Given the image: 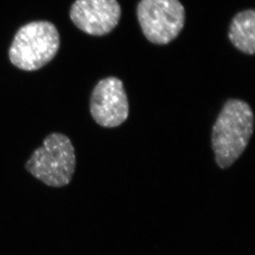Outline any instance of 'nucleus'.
<instances>
[{
    "label": "nucleus",
    "instance_id": "obj_1",
    "mask_svg": "<svg viewBox=\"0 0 255 255\" xmlns=\"http://www.w3.org/2000/svg\"><path fill=\"white\" fill-rule=\"evenodd\" d=\"M251 106L241 99H229L212 128V148L220 169H228L242 155L254 133Z\"/></svg>",
    "mask_w": 255,
    "mask_h": 255
},
{
    "label": "nucleus",
    "instance_id": "obj_2",
    "mask_svg": "<svg viewBox=\"0 0 255 255\" xmlns=\"http://www.w3.org/2000/svg\"><path fill=\"white\" fill-rule=\"evenodd\" d=\"M76 168L75 148L62 133L47 135L41 147L34 150L25 169L36 179L52 188H62L72 180Z\"/></svg>",
    "mask_w": 255,
    "mask_h": 255
},
{
    "label": "nucleus",
    "instance_id": "obj_3",
    "mask_svg": "<svg viewBox=\"0 0 255 255\" xmlns=\"http://www.w3.org/2000/svg\"><path fill=\"white\" fill-rule=\"evenodd\" d=\"M60 43V34L53 23L29 22L15 34L8 51L10 61L25 71L39 70L56 56Z\"/></svg>",
    "mask_w": 255,
    "mask_h": 255
},
{
    "label": "nucleus",
    "instance_id": "obj_4",
    "mask_svg": "<svg viewBox=\"0 0 255 255\" xmlns=\"http://www.w3.org/2000/svg\"><path fill=\"white\" fill-rule=\"evenodd\" d=\"M136 14L144 36L156 45L173 41L185 22V9L178 0H140Z\"/></svg>",
    "mask_w": 255,
    "mask_h": 255
},
{
    "label": "nucleus",
    "instance_id": "obj_5",
    "mask_svg": "<svg viewBox=\"0 0 255 255\" xmlns=\"http://www.w3.org/2000/svg\"><path fill=\"white\" fill-rule=\"evenodd\" d=\"M90 113L94 120L104 128L122 125L129 115L128 95L123 81L116 77L100 80L92 92Z\"/></svg>",
    "mask_w": 255,
    "mask_h": 255
},
{
    "label": "nucleus",
    "instance_id": "obj_6",
    "mask_svg": "<svg viewBox=\"0 0 255 255\" xmlns=\"http://www.w3.org/2000/svg\"><path fill=\"white\" fill-rule=\"evenodd\" d=\"M122 9L117 0H76L70 8L74 24L91 36L111 32L120 21Z\"/></svg>",
    "mask_w": 255,
    "mask_h": 255
},
{
    "label": "nucleus",
    "instance_id": "obj_7",
    "mask_svg": "<svg viewBox=\"0 0 255 255\" xmlns=\"http://www.w3.org/2000/svg\"><path fill=\"white\" fill-rule=\"evenodd\" d=\"M229 39L239 51L247 55L255 52V11L247 9L234 17L228 32Z\"/></svg>",
    "mask_w": 255,
    "mask_h": 255
}]
</instances>
